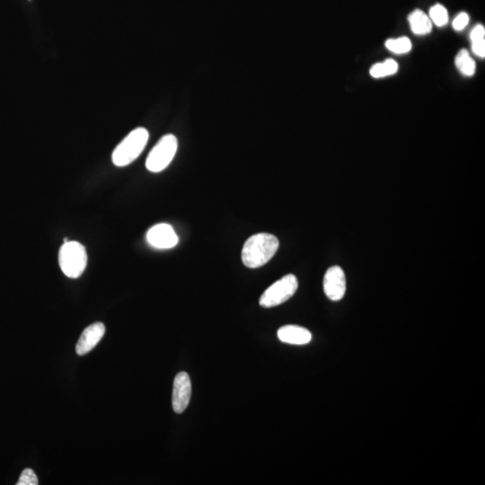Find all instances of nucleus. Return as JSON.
Returning <instances> with one entry per match:
<instances>
[{
	"label": "nucleus",
	"mask_w": 485,
	"mask_h": 485,
	"mask_svg": "<svg viewBox=\"0 0 485 485\" xmlns=\"http://www.w3.org/2000/svg\"><path fill=\"white\" fill-rule=\"evenodd\" d=\"M278 238L268 233L252 236L242 249V261L245 266L256 269L263 266L278 251Z\"/></svg>",
	"instance_id": "nucleus-1"
},
{
	"label": "nucleus",
	"mask_w": 485,
	"mask_h": 485,
	"mask_svg": "<svg viewBox=\"0 0 485 485\" xmlns=\"http://www.w3.org/2000/svg\"><path fill=\"white\" fill-rule=\"evenodd\" d=\"M150 133L145 128H137L116 147L113 162L116 166H126L135 161L143 153L149 141Z\"/></svg>",
	"instance_id": "nucleus-2"
},
{
	"label": "nucleus",
	"mask_w": 485,
	"mask_h": 485,
	"mask_svg": "<svg viewBox=\"0 0 485 485\" xmlns=\"http://www.w3.org/2000/svg\"><path fill=\"white\" fill-rule=\"evenodd\" d=\"M59 263L62 273L68 278H80L87 264L86 247L80 242H65L59 249Z\"/></svg>",
	"instance_id": "nucleus-3"
},
{
	"label": "nucleus",
	"mask_w": 485,
	"mask_h": 485,
	"mask_svg": "<svg viewBox=\"0 0 485 485\" xmlns=\"http://www.w3.org/2000/svg\"><path fill=\"white\" fill-rule=\"evenodd\" d=\"M178 147V138L174 135L168 134L160 138L147 157V170L152 173H159L165 170L174 159Z\"/></svg>",
	"instance_id": "nucleus-4"
},
{
	"label": "nucleus",
	"mask_w": 485,
	"mask_h": 485,
	"mask_svg": "<svg viewBox=\"0 0 485 485\" xmlns=\"http://www.w3.org/2000/svg\"><path fill=\"white\" fill-rule=\"evenodd\" d=\"M298 287L297 277L293 274L282 277L263 293L259 302L261 307L270 308L284 303L295 295Z\"/></svg>",
	"instance_id": "nucleus-5"
},
{
	"label": "nucleus",
	"mask_w": 485,
	"mask_h": 485,
	"mask_svg": "<svg viewBox=\"0 0 485 485\" xmlns=\"http://www.w3.org/2000/svg\"><path fill=\"white\" fill-rule=\"evenodd\" d=\"M324 291L332 301H340L346 292V277L340 266H332L326 270L324 278Z\"/></svg>",
	"instance_id": "nucleus-6"
},
{
	"label": "nucleus",
	"mask_w": 485,
	"mask_h": 485,
	"mask_svg": "<svg viewBox=\"0 0 485 485\" xmlns=\"http://www.w3.org/2000/svg\"><path fill=\"white\" fill-rule=\"evenodd\" d=\"M191 396V383L187 372L176 375L173 386L172 405L176 414H182L188 407Z\"/></svg>",
	"instance_id": "nucleus-7"
},
{
	"label": "nucleus",
	"mask_w": 485,
	"mask_h": 485,
	"mask_svg": "<svg viewBox=\"0 0 485 485\" xmlns=\"http://www.w3.org/2000/svg\"><path fill=\"white\" fill-rule=\"evenodd\" d=\"M147 240L153 247L170 249L178 244L179 238L174 229L168 224H157L147 232Z\"/></svg>",
	"instance_id": "nucleus-8"
},
{
	"label": "nucleus",
	"mask_w": 485,
	"mask_h": 485,
	"mask_svg": "<svg viewBox=\"0 0 485 485\" xmlns=\"http://www.w3.org/2000/svg\"><path fill=\"white\" fill-rule=\"evenodd\" d=\"M105 333L106 326L103 323L96 322L87 326L81 333L77 346H75L77 354L83 356L92 351L99 345Z\"/></svg>",
	"instance_id": "nucleus-9"
},
{
	"label": "nucleus",
	"mask_w": 485,
	"mask_h": 485,
	"mask_svg": "<svg viewBox=\"0 0 485 485\" xmlns=\"http://www.w3.org/2000/svg\"><path fill=\"white\" fill-rule=\"evenodd\" d=\"M278 338L289 345H304L310 343L312 335L310 331L298 326H285L278 330Z\"/></svg>",
	"instance_id": "nucleus-10"
},
{
	"label": "nucleus",
	"mask_w": 485,
	"mask_h": 485,
	"mask_svg": "<svg viewBox=\"0 0 485 485\" xmlns=\"http://www.w3.org/2000/svg\"><path fill=\"white\" fill-rule=\"evenodd\" d=\"M411 29L417 36H425L433 30V24L429 17L421 10H415L408 17Z\"/></svg>",
	"instance_id": "nucleus-11"
},
{
	"label": "nucleus",
	"mask_w": 485,
	"mask_h": 485,
	"mask_svg": "<svg viewBox=\"0 0 485 485\" xmlns=\"http://www.w3.org/2000/svg\"><path fill=\"white\" fill-rule=\"evenodd\" d=\"M456 66L463 75L471 77L475 72V62L471 58L467 50H462L456 57Z\"/></svg>",
	"instance_id": "nucleus-12"
},
{
	"label": "nucleus",
	"mask_w": 485,
	"mask_h": 485,
	"mask_svg": "<svg viewBox=\"0 0 485 485\" xmlns=\"http://www.w3.org/2000/svg\"><path fill=\"white\" fill-rule=\"evenodd\" d=\"M472 49L481 58L485 57V29L483 25L478 24L471 33Z\"/></svg>",
	"instance_id": "nucleus-13"
},
{
	"label": "nucleus",
	"mask_w": 485,
	"mask_h": 485,
	"mask_svg": "<svg viewBox=\"0 0 485 485\" xmlns=\"http://www.w3.org/2000/svg\"><path fill=\"white\" fill-rule=\"evenodd\" d=\"M398 71V62L392 59H386L385 62L377 63L370 68V75L373 78H379L396 74Z\"/></svg>",
	"instance_id": "nucleus-14"
},
{
	"label": "nucleus",
	"mask_w": 485,
	"mask_h": 485,
	"mask_svg": "<svg viewBox=\"0 0 485 485\" xmlns=\"http://www.w3.org/2000/svg\"><path fill=\"white\" fill-rule=\"evenodd\" d=\"M386 47L390 52L403 55L407 53L412 50V43L407 37H401L398 39L387 40Z\"/></svg>",
	"instance_id": "nucleus-15"
},
{
	"label": "nucleus",
	"mask_w": 485,
	"mask_h": 485,
	"mask_svg": "<svg viewBox=\"0 0 485 485\" xmlns=\"http://www.w3.org/2000/svg\"><path fill=\"white\" fill-rule=\"evenodd\" d=\"M430 17L433 23L437 25V27H443L449 21L448 11L443 6L440 4H437L430 8Z\"/></svg>",
	"instance_id": "nucleus-16"
},
{
	"label": "nucleus",
	"mask_w": 485,
	"mask_h": 485,
	"mask_svg": "<svg viewBox=\"0 0 485 485\" xmlns=\"http://www.w3.org/2000/svg\"><path fill=\"white\" fill-rule=\"evenodd\" d=\"M39 484L38 478L34 470L30 468L24 469L22 472L21 477L19 478L17 485H37Z\"/></svg>",
	"instance_id": "nucleus-17"
},
{
	"label": "nucleus",
	"mask_w": 485,
	"mask_h": 485,
	"mask_svg": "<svg viewBox=\"0 0 485 485\" xmlns=\"http://www.w3.org/2000/svg\"><path fill=\"white\" fill-rule=\"evenodd\" d=\"M469 22V17L467 13H461L453 21V28L456 31H461L467 27Z\"/></svg>",
	"instance_id": "nucleus-18"
}]
</instances>
